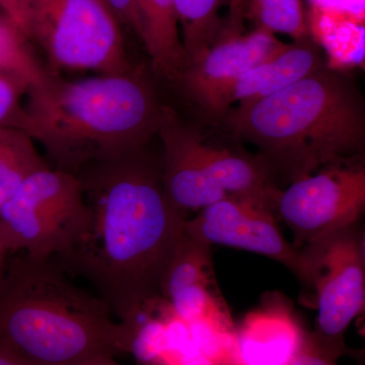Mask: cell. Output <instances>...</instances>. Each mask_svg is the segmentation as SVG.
<instances>
[{
	"label": "cell",
	"instance_id": "cell-20",
	"mask_svg": "<svg viewBox=\"0 0 365 365\" xmlns=\"http://www.w3.org/2000/svg\"><path fill=\"white\" fill-rule=\"evenodd\" d=\"M153 365H216L195 344L190 336L188 325L172 317L169 343L162 356Z\"/></svg>",
	"mask_w": 365,
	"mask_h": 365
},
{
	"label": "cell",
	"instance_id": "cell-3",
	"mask_svg": "<svg viewBox=\"0 0 365 365\" xmlns=\"http://www.w3.org/2000/svg\"><path fill=\"white\" fill-rule=\"evenodd\" d=\"M225 116L237 138L258 148L274 179L295 181L328 165L354 163L364 151L361 93L349 76L325 64Z\"/></svg>",
	"mask_w": 365,
	"mask_h": 365
},
{
	"label": "cell",
	"instance_id": "cell-27",
	"mask_svg": "<svg viewBox=\"0 0 365 365\" xmlns=\"http://www.w3.org/2000/svg\"><path fill=\"white\" fill-rule=\"evenodd\" d=\"M0 365H29L23 360L11 354V353L0 349Z\"/></svg>",
	"mask_w": 365,
	"mask_h": 365
},
{
	"label": "cell",
	"instance_id": "cell-12",
	"mask_svg": "<svg viewBox=\"0 0 365 365\" xmlns=\"http://www.w3.org/2000/svg\"><path fill=\"white\" fill-rule=\"evenodd\" d=\"M187 127L188 124L174 110L163 106L157 134L163 146L160 167L163 188L172 203L188 213L228 196L197 162L189 145Z\"/></svg>",
	"mask_w": 365,
	"mask_h": 365
},
{
	"label": "cell",
	"instance_id": "cell-24",
	"mask_svg": "<svg viewBox=\"0 0 365 365\" xmlns=\"http://www.w3.org/2000/svg\"><path fill=\"white\" fill-rule=\"evenodd\" d=\"M121 25L130 28L139 37L138 16H137L135 0H105Z\"/></svg>",
	"mask_w": 365,
	"mask_h": 365
},
{
	"label": "cell",
	"instance_id": "cell-16",
	"mask_svg": "<svg viewBox=\"0 0 365 365\" xmlns=\"http://www.w3.org/2000/svg\"><path fill=\"white\" fill-rule=\"evenodd\" d=\"M32 137L14 127H0V209L36 170L44 168Z\"/></svg>",
	"mask_w": 365,
	"mask_h": 365
},
{
	"label": "cell",
	"instance_id": "cell-4",
	"mask_svg": "<svg viewBox=\"0 0 365 365\" xmlns=\"http://www.w3.org/2000/svg\"><path fill=\"white\" fill-rule=\"evenodd\" d=\"M21 130L44 146L56 169L86 168L141 150L158 133L163 106L140 71L64 81L29 91Z\"/></svg>",
	"mask_w": 365,
	"mask_h": 365
},
{
	"label": "cell",
	"instance_id": "cell-11",
	"mask_svg": "<svg viewBox=\"0 0 365 365\" xmlns=\"http://www.w3.org/2000/svg\"><path fill=\"white\" fill-rule=\"evenodd\" d=\"M211 246L182 235L165 272L160 295L176 318L190 324L225 309L215 294Z\"/></svg>",
	"mask_w": 365,
	"mask_h": 365
},
{
	"label": "cell",
	"instance_id": "cell-6",
	"mask_svg": "<svg viewBox=\"0 0 365 365\" xmlns=\"http://www.w3.org/2000/svg\"><path fill=\"white\" fill-rule=\"evenodd\" d=\"M121 26L105 0H29V38L58 69L131 71Z\"/></svg>",
	"mask_w": 365,
	"mask_h": 365
},
{
	"label": "cell",
	"instance_id": "cell-5",
	"mask_svg": "<svg viewBox=\"0 0 365 365\" xmlns=\"http://www.w3.org/2000/svg\"><path fill=\"white\" fill-rule=\"evenodd\" d=\"M88 220L83 182L45 165L33 173L0 209L9 253L57 258L71 249Z\"/></svg>",
	"mask_w": 365,
	"mask_h": 365
},
{
	"label": "cell",
	"instance_id": "cell-28",
	"mask_svg": "<svg viewBox=\"0 0 365 365\" xmlns=\"http://www.w3.org/2000/svg\"><path fill=\"white\" fill-rule=\"evenodd\" d=\"M9 253L6 239H4V232H2L1 227H0V274L4 270V261H6V255Z\"/></svg>",
	"mask_w": 365,
	"mask_h": 365
},
{
	"label": "cell",
	"instance_id": "cell-22",
	"mask_svg": "<svg viewBox=\"0 0 365 365\" xmlns=\"http://www.w3.org/2000/svg\"><path fill=\"white\" fill-rule=\"evenodd\" d=\"M288 365H338L337 359L324 351L312 336L311 331H304L299 350Z\"/></svg>",
	"mask_w": 365,
	"mask_h": 365
},
{
	"label": "cell",
	"instance_id": "cell-7",
	"mask_svg": "<svg viewBox=\"0 0 365 365\" xmlns=\"http://www.w3.org/2000/svg\"><path fill=\"white\" fill-rule=\"evenodd\" d=\"M364 230L359 222L312 242L302 250L316 292V327L311 334L317 344L334 359L354 356L345 335L364 312L365 260Z\"/></svg>",
	"mask_w": 365,
	"mask_h": 365
},
{
	"label": "cell",
	"instance_id": "cell-9",
	"mask_svg": "<svg viewBox=\"0 0 365 365\" xmlns=\"http://www.w3.org/2000/svg\"><path fill=\"white\" fill-rule=\"evenodd\" d=\"M185 232L211 247L220 245L268 257L289 269L300 282L311 285L306 256L285 239L267 208L227 197L187 220Z\"/></svg>",
	"mask_w": 365,
	"mask_h": 365
},
{
	"label": "cell",
	"instance_id": "cell-14",
	"mask_svg": "<svg viewBox=\"0 0 365 365\" xmlns=\"http://www.w3.org/2000/svg\"><path fill=\"white\" fill-rule=\"evenodd\" d=\"M304 331L284 300L271 299L235 327L232 365H288Z\"/></svg>",
	"mask_w": 365,
	"mask_h": 365
},
{
	"label": "cell",
	"instance_id": "cell-15",
	"mask_svg": "<svg viewBox=\"0 0 365 365\" xmlns=\"http://www.w3.org/2000/svg\"><path fill=\"white\" fill-rule=\"evenodd\" d=\"M139 38L153 62V68L170 81H176L185 66V51L174 0H135Z\"/></svg>",
	"mask_w": 365,
	"mask_h": 365
},
{
	"label": "cell",
	"instance_id": "cell-23",
	"mask_svg": "<svg viewBox=\"0 0 365 365\" xmlns=\"http://www.w3.org/2000/svg\"><path fill=\"white\" fill-rule=\"evenodd\" d=\"M312 7L364 23V0H311Z\"/></svg>",
	"mask_w": 365,
	"mask_h": 365
},
{
	"label": "cell",
	"instance_id": "cell-18",
	"mask_svg": "<svg viewBox=\"0 0 365 365\" xmlns=\"http://www.w3.org/2000/svg\"><path fill=\"white\" fill-rule=\"evenodd\" d=\"M0 72L23 81L29 91L43 88L52 76L34 54L30 38L1 11Z\"/></svg>",
	"mask_w": 365,
	"mask_h": 365
},
{
	"label": "cell",
	"instance_id": "cell-26",
	"mask_svg": "<svg viewBox=\"0 0 365 365\" xmlns=\"http://www.w3.org/2000/svg\"><path fill=\"white\" fill-rule=\"evenodd\" d=\"M0 11L29 37V0H0Z\"/></svg>",
	"mask_w": 365,
	"mask_h": 365
},
{
	"label": "cell",
	"instance_id": "cell-25",
	"mask_svg": "<svg viewBox=\"0 0 365 365\" xmlns=\"http://www.w3.org/2000/svg\"><path fill=\"white\" fill-rule=\"evenodd\" d=\"M228 6L227 18L223 20V34H242L246 21L247 0H225Z\"/></svg>",
	"mask_w": 365,
	"mask_h": 365
},
{
	"label": "cell",
	"instance_id": "cell-17",
	"mask_svg": "<svg viewBox=\"0 0 365 365\" xmlns=\"http://www.w3.org/2000/svg\"><path fill=\"white\" fill-rule=\"evenodd\" d=\"M225 0H174L182 47L185 66L200 56L222 33L220 7Z\"/></svg>",
	"mask_w": 365,
	"mask_h": 365
},
{
	"label": "cell",
	"instance_id": "cell-19",
	"mask_svg": "<svg viewBox=\"0 0 365 365\" xmlns=\"http://www.w3.org/2000/svg\"><path fill=\"white\" fill-rule=\"evenodd\" d=\"M246 18L274 35L294 41L311 37L304 0H247Z\"/></svg>",
	"mask_w": 365,
	"mask_h": 365
},
{
	"label": "cell",
	"instance_id": "cell-1",
	"mask_svg": "<svg viewBox=\"0 0 365 365\" xmlns=\"http://www.w3.org/2000/svg\"><path fill=\"white\" fill-rule=\"evenodd\" d=\"M140 153L79 173L88 223L71 249L54 258L126 324L162 299L163 277L188 220L165 193L160 168Z\"/></svg>",
	"mask_w": 365,
	"mask_h": 365
},
{
	"label": "cell",
	"instance_id": "cell-2",
	"mask_svg": "<svg viewBox=\"0 0 365 365\" xmlns=\"http://www.w3.org/2000/svg\"><path fill=\"white\" fill-rule=\"evenodd\" d=\"M130 340V325L54 258L20 253L0 274V349L26 364L83 365Z\"/></svg>",
	"mask_w": 365,
	"mask_h": 365
},
{
	"label": "cell",
	"instance_id": "cell-10",
	"mask_svg": "<svg viewBox=\"0 0 365 365\" xmlns=\"http://www.w3.org/2000/svg\"><path fill=\"white\" fill-rule=\"evenodd\" d=\"M285 44L260 28L248 34H220L205 52L184 66L175 81L185 96L207 114L225 88L279 52Z\"/></svg>",
	"mask_w": 365,
	"mask_h": 365
},
{
	"label": "cell",
	"instance_id": "cell-21",
	"mask_svg": "<svg viewBox=\"0 0 365 365\" xmlns=\"http://www.w3.org/2000/svg\"><path fill=\"white\" fill-rule=\"evenodd\" d=\"M28 91V86L23 81L0 72V127L21 128L24 117L21 98Z\"/></svg>",
	"mask_w": 365,
	"mask_h": 365
},
{
	"label": "cell",
	"instance_id": "cell-29",
	"mask_svg": "<svg viewBox=\"0 0 365 365\" xmlns=\"http://www.w3.org/2000/svg\"><path fill=\"white\" fill-rule=\"evenodd\" d=\"M83 365H121L117 364L114 360V357L103 356L98 357V359H91L90 361Z\"/></svg>",
	"mask_w": 365,
	"mask_h": 365
},
{
	"label": "cell",
	"instance_id": "cell-8",
	"mask_svg": "<svg viewBox=\"0 0 365 365\" xmlns=\"http://www.w3.org/2000/svg\"><path fill=\"white\" fill-rule=\"evenodd\" d=\"M365 210V169L360 163L328 165L278 190L274 211L302 250L360 222Z\"/></svg>",
	"mask_w": 365,
	"mask_h": 365
},
{
	"label": "cell",
	"instance_id": "cell-13",
	"mask_svg": "<svg viewBox=\"0 0 365 365\" xmlns=\"http://www.w3.org/2000/svg\"><path fill=\"white\" fill-rule=\"evenodd\" d=\"M324 66L312 37L287 43L279 52L250 69L216 97L208 115L225 116L235 104H249L274 95Z\"/></svg>",
	"mask_w": 365,
	"mask_h": 365
}]
</instances>
